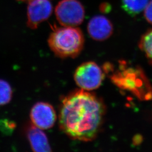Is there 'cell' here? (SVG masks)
Segmentation results:
<instances>
[{
  "instance_id": "7c38bea8",
  "label": "cell",
  "mask_w": 152,
  "mask_h": 152,
  "mask_svg": "<svg viewBox=\"0 0 152 152\" xmlns=\"http://www.w3.org/2000/svg\"><path fill=\"white\" fill-rule=\"evenodd\" d=\"M12 97V90L10 85L6 81L0 79V106L9 103Z\"/></svg>"
},
{
  "instance_id": "8992f818",
  "label": "cell",
  "mask_w": 152,
  "mask_h": 152,
  "mask_svg": "<svg viewBox=\"0 0 152 152\" xmlns=\"http://www.w3.org/2000/svg\"><path fill=\"white\" fill-rule=\"evenodd\" d=\"M30 118L35 126L42 130H48L54 126L57 117L54 107L50 104L38 102L31 109Z\"/></svg>"
},
{
  "instance_id": "5bb4252c",
  "label": "cell",
  "mask_w": 152,
  "mask_h": 152,
  "mask_svg": "<svg viewBox=\"0 0 152 152\" xmlns=\"http://www.w3.org/2000/svg\"><path fill=\"white\" fill-rule=\"evenodd\" d=\"M20 1H29V0H20Z\"/></svg>"
},
{
  "instance_id": "9c48e42d",
  "label": "cell",
  "mask_w": 152,
  "mask_h": 152,
  "mask_svg": "<svg viewBox=\"0 0 152 152\" xmlns=\"http://www.w3.org/2000/svg\"><path fill=\"white\" fill-rule=\"evenodd\" d=\"M26 135L33 152H50L51 151L48 137L42 129H39L32 124L28 126L26 129Z\"/></svg>"
},
{
  "instance_id": "277c9868",
  "label": "cell",
  "mask_w": 152,
  "mask_h": 152,
  "mask_svg": "<svg viewBox=\"0 0 152 152\" xmlns=\"http://www.w3.org/2000/svg\"><path fill=\"white\" fill-rule=\"evenodd\" d=\"M105 74L94 61H87L79 65L74 73V80L82 90L92 91L102 84Z\"/></svg>"
},
{
  "instance_id": "5b68a950",
  "label": "cell",
  "mask_w": 152,
  "mask_h": 152,
  "mask_svg": "<svg viewBox=\"0 0 152 152\" xmlns=\"http://www.w3.org/2000/svg\"><path fill=\"white\" fill-rule=\"evenodd\" d=\"M85 9L78 0H61L55 8L56 19L63 26L76 27L85 18Z\"/></svg>"
},
{
  "instance_id": "3957f363",
  "label": "cell",
  "mask_w": 152,
  "mask_h": 152,
  "mask_svg": "<svg viewBox=\"0 0 152 152\" xmlns=\"http://www.w3.org/2000/svg\"><path fill=\"white\" fill-rule=\"evenodd\" d=\"M85 38L81 29L76 27L55 28L50 34L48 44L51 50L60 58H75L81 53Z\"/></svg>"
},
{
  "instance_id": "6da1fadb",
  "label": "cell",
  "mask_w": 152,
  "mask_h": 152,
  "mask_svg": "<svg viewBox=\"0 0 152 152\" xmlns=\"http://www.w3.org/2000/svg\"><path fill=\"white\" fill-rule=\"evenodd\" d=\"M107 107L96 94L78 90L61 100L59 113L60 130L73 140L91 141L103 125Z\"/></svg>"
},
{
  "instance_id": "ba28073f",
  "label": "cell",
  "mask_w": 152,
  "mask_h": 152,
  "mask_svg": "<svg viewBox=\"0 0 152 152\" xmlns=\"http://www.w3.org/2000/svg\"><path fill=\"white\" fill-rule=\"evenodd\" d=\"M87 31L93 39L102 41L112 35L113 27L107 18L103 15H96L90 20L87 25Z\"/></svg>"
},
{
  "instance_id": "7a4b0ae2",
  "label": "cell",
  "mask_w": 152,
  "mask_h": 152,
  "mask_svg": "<svg viewBox=\"0 0 152 152\" xmlns=\"http://www.w3.org/2000/svg\"><path fill=\"white\" fill-rule=\"evenodd\" d=\"M110 80L120 89L132 94L140 100L152 99V87L145 72L140 66H127L120 62V69L110 76Z\"/></svg>"
},
{
  "instance_id": "30bf717a",
  "label": "cell",
  "mask_w": 152,
  "mask_h": 152,
  "mask_svg": "<svg viewBox=\"0 0 152 152\" xmlns=\"http://www.w3.org/2000/svg\"><path fill=\"white\" fill-rule=\"evenodd\" d=\"M149 0H121L125 11L131 16H136L144 11Z\"/></svg>"
},
{
  "instance_id": "4fadbf2b",
  "label": "cell",
  "mask_w": 152,
  "mask_h": 152,
  "mask_svg": "<svg viewBox=\"0 0 152 152\" xmlns=\"http://www.w3.org/2000/svg\"><path fill=\"white\" fill-rule=\"evenodd\" d=\"M143 11L145 20L152 25V0L149 1Z\"/></svg>"
},
{
  "instance_id": "8fae6325",
  "label": "cell",
  "mask_w": 152,
  "mask_h": 152,
  "mask_svg": "<svg viewBox=\"0 0 152 152\" xmlns=\"http://www.w3.org/2000/svg\"><path fill=\"white\" fill-rule=\"evenodd\" d=\"M139 47L152 63V29L148 30L141 36Z\"/></svg>"
},
{
  "instance_id": "52a82bcc",
  "label": "cell",
  "mask_w": 152,
  "mask_h": 152,
  "mask_svg": "<svg viewBox=\"0 0 152 152\" xmlns=\"http://www.w3.org/2000/svg\"><path fill=\"white\" fill-rule=\"evenodd\" d=\"M53 12L51 0H29L27 9L28 27L32 29L46 20Z\"/></svg>"
}]
</instances>
